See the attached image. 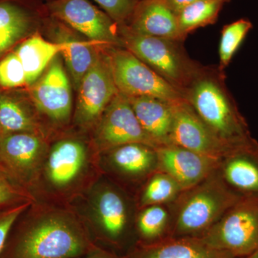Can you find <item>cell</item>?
<instances>
[{
	"label": "cell",
	"mask_w": 258,
	"mask_h": 258,
	"mask_svg": "<svg viewBox=\"0 0 258 258\" xmlns=\"http://www.w3.org/2000/svg\"><path fill=\"white\" fill-rule=\"evenodd\" d=\"M87 232L62 214L16 222L0 258H79L94 248Z\"/></svg>",
	"instance_id": "obj_1"
},
{
	"label": "cell",
	"mask_w": 258,
	"mask_h": 258,
	"mask_svg": "<svg viewBox=\"0 0 258 258\" xmlns=\"http://www.w3.org/2000/svg\"><path fill=\"white\" fill-rule=\"evenodd\" d=\"M241 198L214 171L171 204L169 237L201 238Z\"/></svg>",
	"instance_id": "obj_2"
},
{
	"label": "cell",
	"mask_w": 258,
	"mask_h": 258,
	"mask_svg": "<svg viewBox=\"0 0 258 258\" xmlns=\"http://www.w3.org/2000/svg\"><path fill=\"white\" fill-rule=\"evenodd\" d=\"M221 74L203 69L184 96L195 113L217 138L230 145L251 135L245 118L226 89L224 76L218 79Z\"/></svg>",
	"instance_id": "obj_3"
},
{
	"label": "cell",
	"mask_w": 258,
	"mask_h": 258,
	"mask_svg": "<svg viewBox=\"0 0 258 258\" xmlns=\"http://www.w3.org/2000/svg\"><path fill=\"white\" fill-rule=\"evenodd\" d=\"M120 36L126 50L184 94L203 69L185 55L177 41L139 35L125 26Z\"/></svg>",
	"instance_id": "obj_4"
},
{
	"label": "cell",
	"mask_w": 258,
	"mask_h": 258,
	"mask_svg": "<svg viewBox=\"0 0 258 258\" xmlns=\"http://www.w3.org/2000/svg\"><path fill=\"white\" fill-rule=\"evenodd\" d=\"M214 248L246 258L258 250V198H242L201 237Z\"/></svg>",
	"instance_id": "obj_5"
},
{
	"label": "cell",
	"mask_w": 258,
	"mask_h": 258,
	"mask_svg": "<svg viewBox=\"0 0 258 258\" xmlns=\"http://www.w3.org/2000/svg\"><path fill=\"white\" fill-rule=\"evenodd\" d=\"M109 54L118 92L127 97H153L170 104L186 101L184 93L130 51L114 48Z\"/></svg>",
	"instance_id": "obj_6"
},
{
	"label": "cell",
	"mask_w": 258,
	"mask_h": 258,
	"mask_svg": "<svg viewBox=\"0 0 258 258\" xmlns=\"http://www.w3.org/2000/svg\"><path fill=\"white\" fill-rule=\"evenodd\" d=\"M77 91L75 119L81 126H90L100 120L103 112L118 93L109 52H98Z\"/></svg>",
	"instance_id": "obj_7"
},
{
	"label": "cell",
	"mask_w": 258,
	"mask_h": 258,
	"mask_svg": "<svg viewBox=\"0 0 258 258\" xmlns=\"http://www.w3.org/2000/svg\"><path fill=\"white\" fill-rule=\"evenodd\" d=\"M96 138L100 147L109 150L132 143L159 147L142 128L128 97L119 92L113 98L100 118Z\"/></svg>",
	"instance_id": "obj_8"
},
{
	"label": "cell",
	"mask_w": 258,
	"mask_h": 258,
	"mask_svg": "<svg viewBox=\"0 0 258 258\" xmlns=\"http://www.w3.org/2000/svg\"><path fill=\"white\" fill-rule=\"evenodd\" d=\"M50 10L56 18L101 45H122L116 23L88 0H55Z\"/></svg>",
	"instance_id": "obj_9"
},
{
	"label": "cell",
	"mask_w": 258,
	"mask_h": 258,
	"mask_svg": "<svg viewBox=\"0 0 258 258\" xmlns=\"http://www.w3.org/2000/svg\"><path fill=\"white\" fill-rule=\"evenodd\" d=\"M222 180L241 198H258V142L252 137L231 144L219 159Z\"/></svg>",
	"instance_id": "obj_10"
},
{
	"label": "cell",
	"mask_w": 258,
	"mask_h": 258,
	"mask_svg": "<svg viewBox=\"0 0 258 258\" xmlns=\"http://www.w3.org/2000/svg\"><path fill=\"white\" fill-rule=\"evenodd\" d=\"M60 56H56L32 84L31 96L37 109L55 123L62 124L71 118L73 98L71 81Z\"/></svg>",
	"instance_id": "obj_11"
},
{
	"label": "cell",
	"mask_w": 258,
	"mask_h": 258,
	"mask_svg": "<svg viewBox=\"0 0 258 258\" xmlns=\"http://www.w3.org/2000/svg\"><path fill=\"white\" fill-rule=\"evenodd\" d=\"M170 144L220 159L230 145L222 142L199 118L186 101L172 105Z\"/></svg>",
	"instance_id": "obj_12"
},
{
	"label": "cell",
	"mask_w": 258,
	"mask_h": 258,
	"mask_svg": "<svg viewBox=\"0 0 258 258\" xmlns=\"http://www.w3.org/2000/svg\"><path fill=\"white\" fill-rule=\"evenodd\" d=\"M95 215L100 238L117 248L128 242L132 210L128 199L118 188L105 186L95 198Z\"/></svg>",
	"instance_id": "obj_13"
},
{
	"label": "cell",
	"mask_w": 258,
	"mask_h": 258,
	"mask_svg": "<svg viewBox=\"0 0 258 258\" xmlns=\"http://www.w3.org/2000/svg\"><path fill=\"white\" fill-rule=\"evenodd\" d=\"M157 149L159 170L175 179L182 189L192 187L217 170L219 159L169 144Z\"/></svg>",
	"instance_id": "obj_14"
},
{
	"label": "cell",
	"mask_w": 258,
	"mask_h": 258,
	"mask_svg": "<svg viewBox=\"0 0 258 258\" xmlns=\"http://www.w3.org/2000/svg\"><path fill=\"white\" fill-rule=\"evenodd\" d=\"M43 151L44 143L36 134L21 132L0 135V166L16 182L28 181Z\"/></svg>",
	"instance_id": "obj_15"
},
{
	"label": "cell",
	"mask_w": 258,
	"mask_h": 258,
	"mask_svg": "<svg viewBox=\"0 0 258 258\" xmlns=\"http://www.w3.org/2000/svg\"><path fill=\"white\" fill-rule=\"evenodd\" d=\"M131 19L127 28L135 33L177 42L184 40L177 16L163 0H143L137 5Z\"/></svg>",
	"instance_id": "obj_16"
},
{
	"label": "cell",
	"mask_w": 258,
	"mask_h": 258,
	"mask_svg": "<svg viewBox=\"0 0 258 258\" xmlns=\"http://www.w3.org/2000/svg\"><path fill=\"white\" fill-rule=\"evenodd\" d=\"M124 258H237L200 238L167 237L149 244L136 243Z\"/></svg>",
	"instance_id": "obj_17"
},
{
	"label": "cell",
	"mask_w": 258,
	"mask_h": 258,
	"mask_svg": "<svg viewBox=\"0 0 258 258\" xmlns=\"http://www.w3.org/2000/svg\"><path fill=\"white\" fill-rule=\"evenodd\" d=\"M86 161L84 144L76 139L61 140L54 144L47 158V179L55 187H66L79 177Z\"/></svg>",
	"instance_id": "obj_18"
},
{
	"label": "cell",
	"mask_w": 258,
	"mask_h": 258,
	"mask_svg": "<svg viewBox=\"0 0 258 258\" xmlns=\"http://www.w3.org/2000/svg\"><path fill=\"white\" fill-rule=\"evenodd\" d=\"M128 98L146 133L159 147L170 144L173 104L153 97H128Z\"/></svg>",
	"instance_id": "obj_19"
},
{
	"label": "cell",
	"mask_w": 258,
	"mask_h": 258,
	"mask_svg": "<svg viewBox=\"0 0 258 258\" xmlns=\"http://www.w3.org/2000/svg\"><path fill=\"white\" fill-rule=\"evenodd\" d=\"M109 161L118 174L130 179H148L159 170L157 149L140 143L110 149Z\"/></svg>",
	"instance_id": "obj_20"
},
{
	"label": "cell",
	"mask_w": 258,
	"mask_h": 258,
	"mask_svg": "<svg viewBox=\"0 0 258 258\" xmlns=\"http://www.w3.org/2000/svg\"><path fill=\"white\" fill-rule=\"evenodd\" d=\"M64 47L63 41L49 42L39 35H32L22 42L15 52L23 64L27 85L36 82Z\"/></svg>",
	"instance_id": "obj_21"
},
{
	"label": "cell",
	"mask_w": 258,
	"mask_h": 258,
	"mask_svg": "<svg viewBox=\"0 0 258 258\" xmlns=\"http://www.w3.org/2000/svg\"><path fill=\"white\" fill-rule=\"evenodd\" d=\"M171 205H154L141 208L136 220L137 243H154L169 237Z\"/></svg>",
	"instance_id": "obj_22"
},
{
	"label": "cell",
	"mask_w": 258,
	"mask_h": 258,
	"mask_svg": "<svg viewBox=\"0 0 258 258\" xmlns=\"http://www.w3.org/2000/svg\"><path fill=\"white\" fill-rule=\"evenodd\" d=\"M32 25L26 10L13 2H0V54L26 36Z\"/></svg>",
	"instance_id": "obj_23"
},
{
	"label": "cell",
	"mask_w": 258,
	"mask_h": 258,
	"mask_svg": "<svg viewBox=\"0 0 258 258\" xmlns=\"http://www.w3.org/2000/svg\"><path fill=\"white\" fill-rule=\"evenodd\" d=\"M64 47L61 51L66 67L77 91L81 81L93 66L99 51L93 45H101L96 42L81 41L77 40H64Z\"/></svg>",
	"instance_id": "obj_24"
},
{
	"label": "cell",
	"mask_w": 258,
	"mask_h": 258,
	"mask_svg": "<svg viewBox=\"0 0 258 258\" xmlns=\"http://www.w3.org/2000/svg\"><path fill=\"white\" fill-rule=\"evenodd\" d=\"M184 189L179 183L164 171L158 170L146 181L141 193V208L149 205H171Z\"/></svg>",
	"instance_id": "obj_25"
},
{
	"label": "cell",
	"mask_w": 258,
	"mask_h": 258,
	"mask_svg": "<svg viewBox=\"0 0 258 258\" xmlns=\"http://www.w3.org/2000/svg\"><path fill=\"white\" fill-rule=\"evenodd\" d=\"M0 135L21 132L35 133L36 124L21 102L0 93Z\"/></svg>",
	"instance_id": "obj_26"
},
{
	"label": "cell",
	"mask_w": 258,
	"mask_h": 258,
	"mask_svg": "<svg viewBox=\"0 0 258 258\" xmlns=\"http://www.w3.org/2000/svg\"><path fill=\"white\" fill-rule=\"evenodd\" d=\"M225 1L198 0L179 12L176 16L183 35L215 23Z\"/></svg>",
	"instance_id": "obj_27"
},
{
	"label": "cell",
	"mask_w": 258,
	"mask_h": 258,
	"mask_svg": "<svg viewBox=\"0 0 258 258\" xmlns=\"http://www.w3.org/2000/svg\"><path fill=\"white\" fill-rule=\"evenodd\" d=\"M252 28V24L246 19H240L224 27L219 48L220 71L222 72L230 64L235 52Z\"/></svg>",
	"instance_id": "obj_28"
},
{
	"label": "cell",
	"mask_w": 258,
	"mask_h": 258,
	"mask_svg": "<svg viewBox=\"0 0 258 258\" xmlns=\"http://www.w3.org/2000/svg\"><path fill=\"white\" fill-rule=\"evenodd\" d=\"M27 85L26 74L16 52L8 54L0 61V86L13 88Z\"/></svg>",
	"instance_id": "obj_29"
},
{
	"label": "cell",
	"mask_w": 258,
	"mask_h": 258,
	"mask_svg": "<svg viewBox=\"0 0 258 258\" xmlns=\"http://www.w3.org/2000/svg\"><path fill=\"white\" fill-rule=\"evenodd\" d=\"M29 205L28 202H24L0 208V254L4 249L10 231L17 220L26 211Z\"/></svg>",
	"instance_id": "obj_30"
},
{
	"label": "cell",
	"mask_w": 258,
	"mask_h": 258,
	"mask_svg": "<svg viewBox=\"0 0 258 258\" xmlns=\"http://www.w3.org/2000/svg\"><path fill=\"white\" fill-rule=\"evenodd\" d=\"M115 23L123 25L132 18L137 7L135 0H94Z\"/></svg>",
	"instance_id": "obj_31"
},
{
	"label": "cell",
	"mask_w": 258,
	"mask_h": 258,
	"mask_svg": "<svg viewBox=\"0 0 258 258\" xmlns=\"http://www.w3.org/2000/svg\"><path fill=\"white\" fill-rule=\"evenodd\" d=\"M19 184L0 166V208L26 202Z\"/></svg>",
	"instance_id": "obj_32"
},
{
	"label": "cell",
	"mask_w": 258,
	"mask_h": 258,
	"mask_svg": "<svg viewBox=\"0 0 258 258\" xmlns=\"http://www.w3.org/2000/svg\"><path fill=\"white\" fill-rule=\"evenodd\" d=\"M169 9L177 15L179 12L198 0H163Z\"/></svg>",
	"instance_id": "obj_33"
},
{
	"label": "cell",
	"mask_w": 258,
	"mask_h": 258,
	"mask_svg": "<svg viewBox=\"0 0 258 258\" xmlns=\"http://www.w3.org/2000/svg\"><path fill=\"white\" fill-rule=\"evenodd\" d=\"M79 258H119L115 255L114 254H112L108 251L104 250L100 248H94L91 249V251L88 252L87 254L82 256Z\"/></svg>",
	"instance_id": "obj_34"
},
{
	"label": "cell",
	"mask_w": 258,
	"mask_h": 258,
	"mask_svg": "<svg viewBox=\"0 0 258 258\" xmlns=\"http://www.w3.org/2000/svg\"><path fill=\"white\" fill-rule=\"evenodd\" d=\"M246 258H258V250L257 252H254V253L251 254L249 257Z\"/></svg>",
	"instance_id": "obj_35"
},
{
	"label": "cell",
	"mask_w": 258,
	"mask_h": 258,
	"mask_svg": "<svg viewBox=\"0 0 258 258\" xmlns=\"http://www.w3.org/2000/svg\"><path fill=\"white\" fill-rule=\"evenodd\" d=\"M0 134H1V129H0Z\"/></svg>",
	"instance_id": "obj_36"
}]
</instances>
